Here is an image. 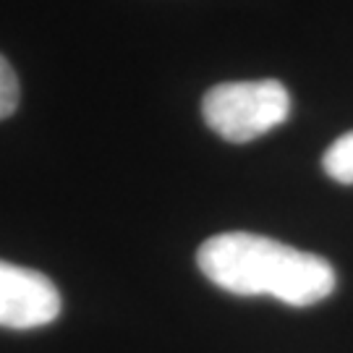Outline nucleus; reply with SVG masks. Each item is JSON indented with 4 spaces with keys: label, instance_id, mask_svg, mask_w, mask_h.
I'll return each instance as SVG.
<instances>
[{
    "label": "nucleus",
    "instance_id": "7ed1b4c3",
    "mask_svg": "<svg viewBox=\"0 0 353 353\" xmlns=\"http://www.w3.org/2000/svg\"><path fill=\"white\" fill-rule=\"evenodd\" d=\"M61 314L58 288L37 270L0 262V325L32 330L50 325Z\"/></svg>",
    "mask_w": 353,
    "mask_h": 353
},
{
    "label": "nucleus",
    "instance_id": "39448f33",
    "mask_svg": "<svg viewBox=\"0 0 353 353\" xmlns=\"http://www.w3.org/2000/svg\"><path fill=\"white\" fill-rule=\"evenodd\" d=\"M19 108V79L11 63L0 55V121Z\"/></svg>",
    "mask_w": 353,
    "mask_h": 353
},
{
    "label": "nucleus",
    "instance_id": "f03ea898",
    "mask_svg": "<svg viewBox=\"0 0 353 353\" xmlns=\"http://www.w3.org/2000/svg\"><path fill=\"white\" fill-rule=\"evenodd\" d=\"M290 94L278 79L225 81L212 87L202 100L204 123L233 144L254 141L285 123Z\"/></svg>",
    "mask_w": 353,
    "mask_h": 353
},
{
    "label": "nucleus",
    "instance_id": "f257e3e1",
    "mask_svg": "<svg viewBox=\"0 0 353 353\" xmlns=\"http://www.w3.org/2000/svg\"><path fill=\"white\" fill-rule=\"evenodd\" d=\"M196 265L228 293L272 296L290 306L325 301L338 283L327 259L243 230L207 239L196 252Z\"/></svg>",
    "mask_w": 353,
    "mask_h": 353
},
{
    "label": "nucleus",
    "instance_id": "20e7f679",
    "mask_svg": "<svg viewBox=\"0 0 353 353\" xmlns=\"http://www.w3.org/2000/svg\"><path fill=\"white\" fill-rule=\"evenodd\" d=\"M322 168L332 181L351 186L353 183V131L343 134L341 139L330 144V150L322 157Z\"/></svg>",
    "mask_w": 353,
    "mask_h": 353
}]
</instances>
